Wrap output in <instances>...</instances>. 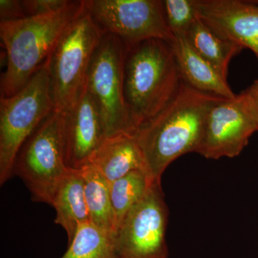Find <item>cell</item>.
Instances as JSON below:
<instances>
[{
  "label": "cell",
  "mask_w": 258,
  "mask_h": 258,
  "mask_svg": "<svg viewBox=\"0 0 258 258\" xmlns=\"http://www.w3.org/2000/svg\"><path fill=\"white\" fill-rule=\"evenodd\" d=\"M221 97L197 91L183 81L179 93L134 134L153 179L161 181L176 159L198 152L207 113Z\"/></svg>",
  "instance_id": "obj_1"
},
{
  "label": "cell",
  "mask_w": 258,
  "mask_h": 258,
  "mask_svg": "<svg viewBox=\"0 0 258 258\" xmlns=\"http://www.w3.org/2000/svg\"><path fill=\"white\" fill-rule=\"evenodd\" d=\"M182 83L171 42L151 39L126 47L123 96L135 132L175 98Z\"/></svg>",
  "instance_id": "obj_2"
},
{
  "label": "cell",
  "mask_w": 258,
  "mask_h": 258,
  "mask_svg": "<svg viewBox=\"0 0 258 258\" xmlns=\"http://www.w3.org/2000/svg\"><path fill=\"white\" fill-rule=\"evenodd\" d=\"M85 0L73 1L60 11L0 22L6 51V70L1 76V97L16 94L45 64L70 24L83 11Z\"/></svg>",
  "instance_id": "obj_3"
},
{
  "label": "cell",
  "mask_w": 258,
  "mask_h": 258,
  "mask_svg": "<svg viewBox=\"0 0 258 258\" xmlns=\"http://www.w3.org/2000/svg\"><path fill=\"white\" fill-rule=\"evenodd\" d=\"M104 32L86 8L64 30L48 59L54 111L62 113L86 88L90 63Z\"/></svg>",
  "instance_id": "obj_4"
},
{
  "label": "cell",
  "mask_w": 258,
  "mask_h": 258,
  "mask_svg": "<svg viewBox=\"0 0 258 258\" xmlns=\"http://www.w3.org/2000/svg\"><path fill=\"white\" fill-rule=\"evenodd\" d=\"M54 109L48 60L21 91L0 98V184L13 176L20 148Z\"/></svg>",
  "instance_id": "obj_5"
},
{
  "label": "cell",
  "mask_w": 258,
  "mask_h": 258,
  "mask_svg": "<svg viewBox=\"0 0 258 258\" xmlns=\"http://www.w3.org/2000/svg\"><path fill=\"white\" fill-rule=\"evenodd\" d=\"M70 169L64 161L61 113L53 111L20 148L13 174L23 181L32 201L51 206L56 190Z\"/></svg>",
  "instance_id": "obj_6"
},
{
  "label": "cell",
  "mask_w": 258,
  "mask_h": 258,
  "mask_svg": "<svg viewBox=\"0 0 258 258\" xmlns=\"http://www.w3.org/2000/svg\"><path fill=\"white\" fill-rule=\"evenodd\" d=\"M125 51L126 46L119 38L104 34L88 71L86 91L99 111L105 138L118 134L135 133L123 96Z\"/></svg>",
  "instance_id": "obj_7"
},
{
  "label": "cell",
  "mask_w": 258,
  "mask_h": 258,
  "mask_svg": "<svg viewBox=\"0 0 258 258\" xmlns=\"http://www.w3.org/2000/svg\"><path fill=\"white\" fill-rule=\"evenodd\" d=\"M161 181H152L144 198L117 229L116 258L169 257L166 240L169 210Z\"/></svg>",
  "instance_id": "obj_8"
},
{
  "label": "cell",
  "mask_w": 258,
  "mask_h": 258,
  "mask_svg": "<svg viewBox=\"0 0 258 258\" xmlns=\"http://www.w3.org/2000/svg\"><path fill=\"white\" fill-rule=\"evenodd\" d=\"M86 5L102 31L118 37L126 47L151 39L174 40L162 0H86Z\"/></svg>",
  "instance_id": "obj_9"
},
{
  "label": "cell",
  "mask_w": 258,
  "mask_h": 258,
  "mask_svg": "<svg viewBox=\"0 0 258 258\" xmlns=\"http://www.w3.org/2000/svg\"><path fill=\"white\" fill-rule=\"evenodd\" d=\"M257 132L242 93L217 101L210 108L204 124L198 154L207 159L237 157Z\"/></svg>",
  "instance_id": "obj_10"
},
{
  "label": "cell",
  "mask_w": 258,
  "mask_h": 258,
  "mask_svg": "<svg viewBox=\"0 0 258 258\" xmlns=\"http://www.w3.org/2000/svg\"><path fill=\"white\" fill-rule=\"evenodd\" d=\"M60 113L64 161L69 169L79 170L88 165L105 139L99 111L85 88L79 99Z\"/></svg>",
  "instance_id": "obj_11"
},
{
  "label": "cell",
  "mask_w": 258,
  "mask_h": 258,
  "mask_svg": "<svg viewBox=\"0 0 258 258\" xmlns=\"http://www.w3.org/2000/svg\"><path fill=\"white\" fill-rule=\"evenodd\" d=\"M198 18L218 36L258 57V5L252 0H194Z\"/></svg>",
  "instance_id": "obj_12"
},
{
  "label": "cell",
  "mask_w": 258,
  "mask_h": 258,
  "mask_svg": "<svg viewBox=\"0 0 258 258\" xmlns=\"http://www.w3.org/2000/svg\"><path fill=\"white\" fill-rule=\"evenodd\" d=\"M88 164L110 184L136 169L147 171L135 137L128 134H115L103 139Z\"/></svg>",
  "instance_id": "obj_13"
},
{
  "label": "cell",
  "mask_w": 258,
  "mask_h": 258,
  "mask_svg": "<svg viewBox=\"0 0 258 258\" xmlns=\"http://www.w3.org/2000/svg\"><path fill=\"white\" fill-rule=\"evenodd\" d=\"M183 81L197 91L225 98H234L227 81L190 45L186 35H176L172 43Z\"/></svg>",
  "instance_id": "obj_14"
},
{
  "label": "cell",
  "mask_w": 258,
  "mask_h": 258,
  "mask_svg": "<svg viewBox=\"0 0 258 258\" xmlns=\"http://www.w3.org/2000/svg\"><path fill=\"white\" fill-rule=\"evenodd\" d=\"M51 206L55 210V223L64 229L71 243L78 227L90 221L80 170L70 169L56 190Z\"/></svg>",
  "instance_id": "obj_15"
},
{
  "label": "cell",
  "mask_w": 258,
  "mask_h": 258,
  "mask_svg": "<svg viewBox=\"0 0 258 258\" xmlns=\"http://www.w3.org/2000/svg\"><path fill=\"white\" fill-rule=\"evenodd\" d=\"M186 37L199 55L227 81L231 60L243 48L218 36L199 18L190 27Z\"/></svg>",
  "instance_id": "obj_16"
},
{
  "label": "cell",
  "mask_w": 258,
  "mask_h": 258,
  "mask_svg": "<svg viewBox=\"0 0 258 258\" xmlns=\"http://www.w3.org/2000/svg\"><path fill=\"white\" fill-rule=\"evenodd\" d=\"M82 176L85 198L90 221L114 235L110 184L92 166L79 169Z\"/></svg>",
  "instance_id": "obj_17"
},
{
  "label": "cell",
  "mask_w": 258,
  "mask_h": 258,
  "mask_svg": "<svg viewBox=\"0 0 258 258\" xmlns=\"http://www.w3.org/2000/svg\"><path fill=\"white\" fill-rule=\"evenodd\" d=\"M153 181L145 169H136L110 185L114 234L128 212L144 198Z\"/></svg>",
  "instance_id": "obj_18"
},
{
  "label": "cell",
  "mask_w": 258,
  "mask_h": 258,
  "mask_svg": "<svg viewBox=\"0 0 258 258\" xmlns=\"http://www.w3.org/2000/svg\"><path fill=\"white\" fill-rule=\"evenodd\" d=\"M60 258H116L114 235L91 221L83 222Z\"/></svg>",
  "instance_id": "obj_19"
},
{
  "label": "cell",
  "mask_w": 258,
  "mask_h": 258,
  "mask_svg": "<svg viewBox=\"0 0 258 258\" xmlns=\"http://www.w3.org/2000/svg\"><path fill=\"white\" fill-rule=\"evenodd\" d=\"M164 18L174 35H186L198 16L194 0H162Z\"/></svg>",
  "instance_id": "obj_20"
},
{
  "label": "cell",
  "mask_w": 258,
  "mask_h": 258,
  "mask_svg": "<svg viewBox=\"0 0 258 258\" xmlns=\"http://www.w3.org/2000/svg\"><path fill=\"white\" fill-rule=\"evenodd\" d=\"M69 0H23L24 10L28 17L39 16L60 11L71 4Z\"/></svg>",
  "instance_id": "obj_21"
},
{
  "label": "cell",
  "mask_w": 258,
  "mask_h": 258,
  "mask_svg": "<svg viewBox=\"0 0 258 258\" xmlns=\"http://www.w3.org/2000/svg\"><path fill=\"white\" fill-rule=\"evenodd\" d=\"M28 18L22 1L0 0V22L13 21Z\"/></svg>",
  "instance_id": "obj_22"
},
{
  "label": "cell",
  "mask_w": 258,
  "mask_h": 258,
  "mask_svg": "<svg viewBox=\"0 0 258 258\" xmlns=\"http://www.w3.org/2000/svg\"><path fill=\"white\" fill-rule=\"evenodd\" d=\"M242 94L245 99L258 132V80L254 81L245 91H242Z\"/></svg>",
  "instance_id": "obj_23"
},
{
  "label": "cell",
  "mask_w": 258,
  "mask_h": 258,
  "mask_svg": "<svg viewBox=\"0 0 258 258\" xmlns=\"http://www.w3.org/2000/svg\"><path fill=\"white\" fill-rule=\"evenodd\" d=\"M252 2H253L254 3H255V4L258 5V0H252Z\"/></svg>",
  "instance_id": "obj_24"
},
{
  "label": "cell",
  "mask_w": 258,
  "mask_h": 258,
  "mask_svg": "<svg viewBox=\"0 0 258 258\" xmlns=\"http://www.w3.org/2000/svg\"><path fill=\"white\" fill-rule=\"evenodd\" d=\"M257 57V60H258V57Z\"/></svg>",
  "instance_id": "obj_25"
}]
</instances>
